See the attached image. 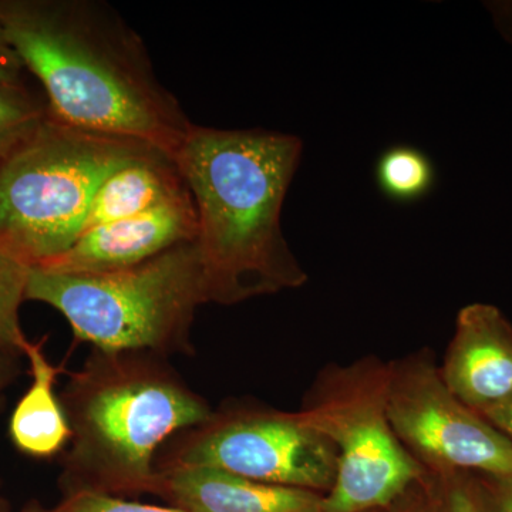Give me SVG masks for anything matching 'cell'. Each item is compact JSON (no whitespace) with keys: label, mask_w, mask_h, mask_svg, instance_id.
I'll return each mask as SVG.
<instances>
[{"label":"cell","mask_w":512,"mask_h":512,"mask_svg":"<svg viewBox=\"0 0 512 512\" xmlns=\"http://www.w3.org/2000/svg\"><path fill=\"white\" fill-rule=\"evenodd\" d=\"M0 29L67 126L174 158L192 123L158 79L146 43L99 0H0Z\"/></svg>","instance_id":"obj_1"},{"label":"cell","mask_w":512,"mask_h":512,"mask_svg":"<svg viewBox=\"0 0 512 512\" xmlns=\"http://www.w3.org/2000/svg\"><path fill=\"white\" fill-rule=\"evenodd\" d=\"M301 156L292 134L192 124L174 161L197 210L208 303L235 305L308 281L281 227Z\"/></svg>","instance_id":"obj_2"},{"label":"cell","mask_w":512,"mask_h":512,"mask_svg":"<svg viewBox=\"0 0 512 512\" xmlns=\"http://www.w3.org/2000/svg\"><path fill=\"white\" fill-rule=\"evenodd\" d=\"M60 402L72 429L59 478L63 497L151 494L158 451L212 414L167 357L153 352L93 349L70 373Z\"/></svg>","instance_id":"obj_3"},{"label":"cell","mask_w":512,"mask_h":512,"mask_svg":"<svg viewBox=\"0 0 512 512\" xmlns=\"http://www.w3.org/2000/svg\"><path fill=\"white\" fill-rule=\"evenodd\" d=\"M151 151L47 113L0 156V255L29 269L59 258L82 235L101 183Z\"/></svg>","instance_id":"obj_4"},{"label":"cell","mask_w":512,"mask_h":512,"mask_svg":"<svg viewBox=\"0 0 512 512\" xmlns=\"http://www.w3.org/2000/svg\"><path fill=\"white\" fill-rule=\"evenodd\" d=\"M26 301L62 313L74 339L103 352L192 355L195 312L208 303L197 242L104 274L30 269Z\"/></svg>","instance_id":"obj_5"},{"label":"cell","mask_w":512,"mask_h":512,"mask_svg":"<svg viewBox=\"0 0 512 512\" xmlns=\"http://www.w3.org/2000/svg\"><path fill=\"white\" fill-rule=\"evenodd\" d=\"M387 380L389 362L366 356L326 366L306 393L302 419L338 454L323 512L384 510L429 477L394 434Z\"/></svg>","instance_id":"obj_6"},{"label":"cell","mask_w":512,"mask_h":512,"mask_svg":"<svg viewBox=\"0 0 512 512\" xmlns=\"http://www.w3.org/2000/svg\"><path fill=\"white\" fill-rule=\"evenodd\" d=\"M174 467L215 468L325 495L335 481L338 454L301 413L237 402L212 410L207 420L164 444L156 471Z\"/></svg>","instance_id":"obj_7"},{"label":"cell","mask_w":512,"mask_h":512,"mask_svg":"<svg viewBox=\"0 0 512 512\" xmlns=\"http://www.w3.org/2000/svg\"><path fill=\"white\" fill-rule=\"evenodd\" d=\"M387 413L394 434L430 476H512V444L443 382L424 348L390 360Z\"/></svg>","instance_id":"obj_8"},{"label":"cell","mask_w":512,"mask_h":512,"mask_svg":"<svg viewBox=\"0 0 512 512\" xmlns=\"http://www.w3.org/2000/svg\"><path fill=\"white\" fill-rule=\"evenodd\" d=\"M197 235V210L188 191L153 210L87 229L63 255L36 269L57 274L120 271L195 241Z\"/></svg>","instance_id":"obj_9"},{"label":"cell","mask_w":512,"mask_h":512,"mask_svg":"<svg viewBox=\"0 0 512 512\" xmlns=\"http://www.w3.org/2000/svg\"><path fill=\"white\" fill-rule=\"evenodd\" d=\"M441 379L478 414L512 397V325L491 303H470L458 312Z\"/></svg>","instance_id":"obj_10"},{"label":"cell","mask_w":512,"mask_h":512,"mask_svg":"<svg viewBox=\"0 0 512 512\" xmlns=\"http://www.w3.org/2000/svg\"><path fill=\"white\" fill-rule=\"evenodd\" d=\"M151 494L192 512H323V497L207 467L157 470Z\"/></svg>","instance_id":"obj_11"},{"label":"cell","mask_w":512,"mask_h":512,"mask_svg":"<svg viewBox=\"0 0 512 512\" xmlns=\"http://www.w3.org/2000/svg\"><path fill=\"white\" fill-rule=\"evenodd\" d=\"M45 339L22 343L20 352L28 357L32 383L16 404L9 423V436L20 453L35 458H50L62 453L72 440L69 420L56 396L57 379L66 370L50 363Z\"/></svg>","instance_id":"obj_12"},{"label":"cell","mask_w":512,"mask_h":512,"mask_svg":"<svg viewBox=\"0 0 512 512\" xmlns=\"http://www.w3.org/2000/svg\"><path fill=\"white\" fill-rule=\"evenodd\" d=\"M187 192L174 158L151 151L117 168L101 183L90 205L84 231L153 210Z\"/></svg>","instance_id":"obj_13"},{"label":"cell","mask_w":512,"mask_h":512,"mask_svg":"<svg viewBox=\"0 0 512 512\" xmlns=\"http://www.w3.org/2000/svg\"><path fill=\"white\" fill-rule=\"evenodd\" d=\"M436 173L426 154L417 148L396 146L384 151L376 165L380 191L390 200L412 202L429 194Z\"/></svg>","instance_id":"obj_14"},{"label":"cell","mask_w":512,"mask_h":512,"mask_svg":"<svg viewBox=\"0 0 512 512\" xmlns=\"http://www.w3.org/2000/svg\"><path fill=\"white\" fill-rule=\"evenodd\" d=\"M29 271L0 255V353H22L26 335L20 328L19 309L26 301Z\"/></svg>","instance_id":"obj_15"},{"label":"cell","mask_w":512,"mask_h":512,"mask_svg":"<svg viewBox=\"0 0 512 512\" xmlns=\"http://www.w3.org/2000/svg\"><path fill=\"white\" fill-rule=\"evenodd\" d=\"M49 113L46 101L29 89L0 92V156L26 136Z\"/></svg>","instance_id":"obj_16"},{"label":"cell","mask_w":512,"mask_h":512,"mask_svg":"<svg viewBox=\"0 0 512 512\" xmlns=\"http://www.w3.org/2000/svg\"><path fill=\"white\" fill-rule=\"evenodd\" d=\"M430 477L436 512H487L480 478L476 474L454 473Z\"/></svg>","instance_id":"obj_17"},{"label":"cell","mask_w":512,"mask_h":512,"mask_svg":"<svg viewBox=\"0 0 512 512\" xmlns=\"http://www.w3.org/2000/svg\"><path fill=\"white\" fill-rule=\"evenodd\" d=\"M36 512H192L183 508L137 503L111 495L79 493L66 495L50 510L35 507Z\"/></svg>","instance_id":"obj_18"},{"label":"cell","mask_w":512,"mask_h":512,"mask_svg":"<svg viewBox=\"0 0 512 512\" xmlns=\"http://www.w3.org/2000/svg\"><path fill=\"white\" fill-rule=\"evenodd\" d=\"M28 72L15 50L9 45L0 29V92L28 89L25 74Z\"/></svg>","instance_id":"obj_19"},{"label":"cell","mask_w":512,"mask_h":512,"mask_svg":"<svg viewBox=\"0 0 512 512\" xmlns=\"http://www.w3.org/2000/svg\"><path fill=\"white\" fill-rule=\"evenodd\" d=\"M477 476V474H476ZM480 478L485 510L487 512H512V476Z\"/></svg>","instance_id":"obj_20"},{"label":"cell","mask_w":512,"mask_h":512,"mask_svg":"<svg viewBox=\"0 0 512 512\" xmlns=\"http://www.w3.org/2000/svg\"><path fill=\"white\" fill-rule=\"evenodd\" d=\"M396 512H436L430 474L426 481L414 487L403 500L399 501Z\"/></svg>","instance_id":"obj_21"},{"label":"cell","mask_w":512,"mask_h":512,"mask_svg":"<svg viewBox=\"0 0 512 512\" xmlns=\"http://www.w3.org/2000/svg\"><path fill=\"white\" fill-rule=\"evenodd\" d=\"M480 416L484 417L504 437H507L512 444V397L507 402L498 404V406L487 410V412L480 414Z\"/></svg>","instance_id":"obj_22"},{"label":"cell","mask_w":512,"mask_h":512,"mask_svg":"<svg viewBox=\"0 0 512 512\" xmlns=\"http://www.w3.org/2000/svg\"><path fill=\"white\" fill-rule=\"evenodd\" d=\"M19 366L16 355L13 353H0V393L9 386L18 376Z\"/></svg>","instance_id":"obj_23"},{"label":"cell","mask_w":512,"mask_h":512,"mask_svg":"<svg viewBox=\"0 0 512 512\" xmlns=\"http://www.w3.org/2000/svg\"><path fill=\"white\" fill-rule=\"evenodd\" d=\"M493 10L498 25L504 30L505 35L512 40V3L510 5L503 3V5L494 6Z\"/></svg>","instance_id":"obj_24"},{"label":"cell","mask_w":512,"mask_h":512,"mask_svg":"<svg viewBox=\"0 0 512 512\" xmlns=\"http://www.w3.org/2000/svg\"><path fill=\"white\" fill-rule=\"evenodd\" d=\"M399 504V503H397ZM397 504L393 505V507L390 508H384V510H375V511H369V512H396Z\"/></svg>","instance_id":"obj_25"},{"label":"cell","mask_w":512,"mask_h":512,"mask_svg":"<svg viewBox=\"0 0 512 512\" xmlns=\"http://www.w3.org/2000/svg\"><path fill=\"white\" fill-rule=\"evenodd\" d=\"M2 397H0V407H2ZM0 512H6V505L0 500Z\"/></svg>","instance_id":"obj_26"},{"label":"cell","mask_w":512,"mask_h":512,"mask_svg":"<svg viewBox=\"0 0 512 512\" xmlns=\"http://www.w3.org/2000/svg\"><path fill=\"white\" fill-rule=\"evenodd\" d=\"M23 512H36V510H35V507H33V508H28V510H25Z\"/></svg>","instance_id":"obj_27"}]
</instances>
